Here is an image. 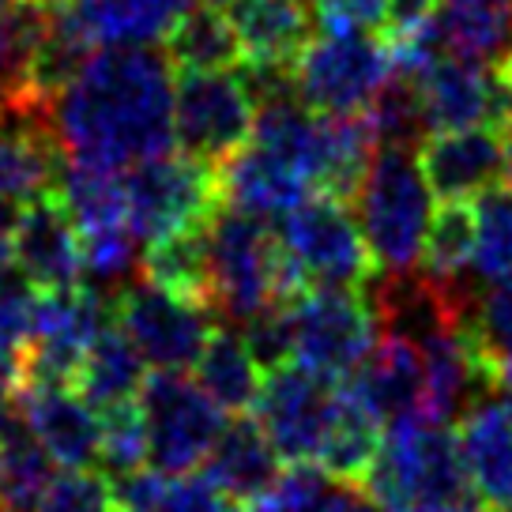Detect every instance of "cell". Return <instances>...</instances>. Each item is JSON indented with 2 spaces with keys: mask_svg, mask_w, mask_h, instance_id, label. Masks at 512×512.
<instances>
[{
  "mask_svg": "<svg viewBox=\"0 0 512 512\" xmlns=\"http://www.w3.org/2000/svg\"><path fill=\"white\" fill-rule=\"evenodd\" d=\"M437 0H384V38H403V34L422 31L433 23Z\"/></svg>",
  "mask_w": 512,
  "mask_h": 512,
  "instance_id": "cell-45",
  "label": "cell"
},
{
  "mask_svg": "<svg viewBox=\"0 0 512 512\" xmlns=\"http://www.w3.org/2000/svg\"><path fill=\"white\" fill-rule=\"evenodd\" d=\"M211 298L208 305L226 324H245L283 294V249L264 219L219 204L208 223Z\"/></svg>",
  "mask_w": 512,
  "mask_h": 512,
  "instance_id": "cell-5",
  "label": "cell"
},
{
  "mask_svg": "<svg viewBox=\"0 0 512 512\" xmlns=\"http://www.w3.org/2000/svg\"><path fill=\"white\" fill-rule=\"evenodd\" d=\"M57 196H61L80 241L110 238V234L132 230L125 177H117L113 170H91V166H76V162L64 159Z\"/></svg>",
  "mask_w": 512,
  "mask_h": 512,
  "instance_id": "cell-26",
  "label": "cell"
},
{
  "mask_svg": "<svg viewBox=\"0 0 512 512\" xmlns=\"http://www.w3.org/2000/svg\"><path fill=\"white\" fill-rule=\"evenodd\" d=\"M422 174L441 200H475L505 177L501 128H452L430 132L418 147Z\"/></svg>",
  "mask_w": 512,
  "mask_h": 512,
  "instance_id": "cell-17",
  "label": "cell"
},
{
  "mask_svg": "<svg viewBox=\"0 0 512 512\" xmlns=\"http://www.w3.org/2000/svg\"><path fill=\"white\" fill-rule=\"evenodd\" d=\"M494 512H512V501H509V505H497Z\"/></svg>",
  "mask_w": 512,
  "mask_h": 512,
  "instance_id": "cell-51",
  "label": "cell"
},
{
  "mask_svg": "<svg viewBox=\"0 0 512 512\" xmlns=\"http://www.w3.org/2000/svg\"><path fill=\"white\" fill-rule=\"evenodd\" d=\"M219 192H223V204L249 211L268 223V219H283L302 200H309L313 185L290 162L249 140L238 155H230L219 166Z\"/></svg>",
  "mask_w": 512,
  "mask_h": 512,
  "instance_id": "cell-19",
  "label": "cell"
},
{
  "mask_svg": "<svg viewBox=\"0 0 512 512\" xmlns=\"http://www.w3.org/2000/svg\"><path fill=\"white\" fill-rule=\"evenodd\" d=\"M125 196H128V223L140 245L155 238H166L174 230L211 223L215 208L223 204L219 192V170L208 162L181 155H155L136 166H128L125 174Z\"/></svg>",
  "mask_w": 512,
  "mask_h": 512,
  "instance_id": "cell-9",
  "label": "cell"
},
{
  "mask_svg": "<svg viewBox=\"0 0 512 512\" xmlns=\"http://www.w3.org/2000/svg\"><path fill=\"white\" fill-rule=\"evenodd\" d=\"M362 486L388 509L486 512V497L467 471L460 437L422 411L388 422Z\"/></svg>",
  "mask_w": 512,
  "mask_h": 512,
  "instance_id": "cell-2",
  "label": "cell"
},
{
  "mask_svg": "<svg viewBox=\"0 0 512 512\" xmlns=\"http://www.w3.org/2000/svg\"><path fill=\"white\" fill-rule=\"evenodd\" d=\"M339 388L320 381L317 373L290 362L268 373V381L260 384L253 411L264 433L272 437L275 452L287 464H309L317 460V448L324 441V430L336 411Z\"/></svg>",
  "mask_w": 512,
  "mask_h": 512,
  "instance_id": "cell-13",
  "label": "cell"
},
{
  "mask_svg": "<svg viewBox=\"0 0 512 512\" xmlns=\"http://www.w3.org/2000/svg\"><path fill=\"white\" fill-rule=\"evenodd\" d=\"M305 512H392V509L369 494L362 482L328 479L320 486V494L305 505Z\"/></svg>",
  "mask_w": 512,
  "mask_h": 512,
  "instance_id": "cell-44",
  "label": "cell"
},
{
  "mask_svg": "<svg viewBox=\"0 0 512 512\" xmlns=\"http://www.w3.org/2000/svg\"><path fill=\"white\" fill-rule=\"evenodd\" d=\"M98 464L110 479L132 475L147 467V426L140 400L117 403L102 411V445H98Z\"/></svg>",
  "mask_w": 512,
  "mask_h": 512,
  "instance_id": "cell-36",
  "label": "cell"
},
{
  "mask_svg": "<svg viewBox=\"0 0 512 512\" xmlns=\"http://www.w3.org/2000/svg\"><path fill=\"white\" fill-rule=\"evenodd\" d=\"M42 512H117L113 479L91 467H64L49 482Z\"/></svg>",
  "mask_w": 512,
  "mask_h": 512,
  "instance_id": "cell-38",
  "label": "cell"
},
{
  "mask_svg": "<svg viewBox=\"0 0 512 512\" xmlns=\"http://www.w3.org/2000/svg\"><path fill=\"white\" fill-rule=\"evenodd\" d=\"M19 418L57 467L98 464L102 411L83 400L72 384L19 381Z\"/></svg>",
  "mask_w": 512,
  "mask_h": 512,
  "instance_id": "cell-15",
  "label": "cell"
},
{
  "mask_svg": "<svg viewBox=\"0 0 512 512\" xmlns=\"http://www.w3.org/2000/svg\"><path fill=\"white\" fill-rule=\"evenodd\" d=\"M196 0H68L64 12L76 19L91 46H155L166 42L174 23Z\"/></svg>",
  "mask_w": 512,
  "mask_h": 512,
  "instance_id": "cell-21",
  "label": "cell"
},
{
  "mask_svg": "<svg viewBox=\"0 0 512 512\" xmlns=\"http://www.w3.org/2000/svg\"><path fill=\"white\" fill-rule=\"evenodd\" d=\"M501 140H505V174H509V181H512V121L501 128Z\"/></svg>",
  "mask_w": 512,
  "mask_h": 512,
  "instance_id": "cell-48",
  "label": "cell"
},
{
  "mask_svg": "<svg viewBox=\"0 0 512 512\" xmlns=\"http://www.w3.org/2000/svg\"><path fill=\"white\" fill-rule=\"evenodd\" d=\"M91 38L76 27V19L68 16L64 8L53 12L49 19V31L42 38V46L34 53L31 64V98L42 106H53L68 83L80 76V68L91 61Z\"/></svg>",
  "mask_w": 512,
  "mask_h": 512,
  "instance_id": "cell-33",
  "label": "cell"
},
{
  "mask_svg": "<svg viewBox=\"0 0 512 512\" xmlns=\"http://www.w3.org/2000/svg\"><path fill=\"white\" fill-rule=\"evenodd\" d=\"M362 411L377 418L381 426L396 418L418 415L422 396H426V373H422V354L415 343L400 336H377L373 351L362 358L347 381L339 384Z\"/></svg>",
  "mask_w": 512,
  "mask_h": 512,
  "instance_id": "cell-18",
  "label": "cell"
},
{
  "mask_svg": "<svg viewBox=\"0 0 512 512\" xmlns=\"http://www.w3.org/2000/svg\"><path fill=\"white\" fill-rule=\"evenodd\" d=\"M113 302L91 283H76L64 290H46L34 302L31 347L23 354L19 381L72 384L80 358L110 324Z\"/></svg>",
  "mask_w": 512,
  "mask_h": 512,
  "instance_id": "cell-12",
  "label": "cell"
},
{
  "mask_svg": "<svg viewBox=\"0 0 512 512\" xmlns=\"http://www.w3.org/2000/svg\"><path fill=\"white\" fill-rule=\"evenodd\" d=\"M283 294L298 298L309 287H362L373 275L366 234L347 200L313 192L279 219Z\"/></svg>",
  "mask_w": 512,
  "mask_h": 512,
  "instance_id": "cell-4",
  "label": "cell"
},
{
  "mask_svg": "<svg viewBox=\"0 0 512 512\" xmlns=\"http://www.w3.org/2000/svg\"><path fill=\"white\" fill-rule=\"evenodd\" d=\"M162 46L177 72H215L241 64L238 31L219 4H192Z\"/></svg>",
  "mask_w": 512,
  "mask_h": 512,
  "instance_id": "cell-29",
  "label": "cell"
},
{
  "mask_svg": "<svg viewBox=\"0 0 512 512\" xmlns=\"http://www.w3.org/2000/svg\"><path fill=\"white\" fill-rule=\"evenodd\" d=\"M113 320L128 332L136 351L155 369H189L211 339L215 309L196 298H181L155 283H128L113 298Z\"/></svg>",
  "mask_w": 512,
  "mask_h": 512,
  "instance_id": "cell-11",
  "label": "cell"
},
{
  "mask_svg": "<svg viewBox=\"0 0 512 512\" xmlns=\"http://www.w3.org/2000/svg\"><path fill=\"white\" fill-rule=\"evenodd\" d=\"M31 283L19 272H12V264L0 268V366L16 369L23 366V354L31 347L34 332V302Z\"/></svg>",
  "mask_w": 512,
  "mask_h": 512,
  "instance_id": "cell-37",
  "label": "cell"
},
{
  "mask_svg": "<svg viewBox=\"0 0 512 512\" xmlns=\"http://www.w3.org/2000/svg\"><path fill=\"white\" fill-rule=\"evenodd\" d=\"M313 19L328 34L384 31V0H317Z\"/></svg>",
  "mask_w": 512,
  "mask_h": 512,
  "instance_id": "cell-41",
  "label": "cell"
},
{
  "mask_svg": "<svg viewBox=\"0 0 512 512\" xmlns=\"http://www.w3.org/2000/svg\"><path fill=\"white\" fill-rule=\"evenodd\" d=\"M245 343L260 369H279L294 362V320H290V298H279L256 317L245 320Z\"/></svg>",
  "mask_w": 512,
  "mask_h": 512,
  "instance_id": "cell-40",
  "label": "cell"
},
{
  "mask_svg": "<svg viewBox=\"0 0 512 512\" xmlns=\"http://www.w3.org/2000/svg\"><path fill=\"white\" fill-rule=\"evenodd\" d=\"M211 4H230V0H211Z\"/></svg>",
  "mask_w": 512,
  "mask_h": 512,
  "instance_id": "cell-53",
  "label": "cell"
},
{
  "mask_svg": "<svg viewBox=\"0 0 512 512\" xmlns=\"http://www.w3.org/2000/svg\"><path fill=\"white\" fill-rule=\"evenodd\" d=\"M460 448L467 471L490 505L512 501V403L505 396H482L464 418Z\"/></svg>",
  "mask_w": 512,
  "mask_h": 512,
  "instance_id": "cell-23",
  "label": "cell"
},
{
  "mask_svg": "<svg viewBox=\"0 0 512 512\" xmlns=\"http://www.w3.org/2000/svg\"><path fill=\"white\" fill-rule=\"evenodd\" d=\"M490 381H494L497 392L512 403V351L497 354L494 362H490Z\"/></svg>",
  "mask_w": 512,
  "mask_h": 512,
  "instance_id": "cell-47",
  "label": "cell"
},
{
  "mask_svg": "<svg viewBox=\"0 0 512 512\" xmlns=\"http://www.w3.org/2000/svg\"><path fill=\"white\" fill-rule=\"evenodd\" d=\"M501 68H505V76L512 80V46L505 49V57H501Z\"/></svg>",
  "mask_w": 512,
  "mask_h": 512,
  "instance_id": "cell-49",
  "label": "cell"
},
{
  "mask_svg": "<svg viewBox=\"0 0 512 512\" xmlns=\"http://www.w3.org/2000/svg\"><path fill=\"white\" fill-rule=\"evenodd\" d=\"M294 362L320 381L343 384L377 343V317L358 287H309L290 298Z\"/></svg>",
  "mask_w": 512,
  "mask_h": 512,
  "instance_id": "cell-6",
  "label": "cell"
},
{
  "mask_svg": "<svg viewBox=\"0 0 512 512\" xmlns=\"http://www.w3.org/2000/svg\"><path fill=\"white\" fill-rule=\"evenodd\" d=\"M49 12L38 0H12L0 8V106L34 102L31 64L49 31Z\"/></svg>",
  "mask_w": 512,
  "mask_h": 512,
  "instance_id": "cell-30",
  "label": "cell"
},
{
  "mask_svg": "<svg viewBox=\"0 0 512 512\" xmlns=\"http://www.w3.org/2000/svg\"><path fill=\"white\" fill-rule=\"evenodd\" d=\"M64 159L121 174L174 140V68L151 46H102L53 102Z\"/></svg>",
  "mask_w": 512,
  "mask_h": 512,
  "instance_id": "cell-1",
  "label": "cell"
},
{
  "mask_svg": "<svg viewBox=\"0 0 512 512\" xmlns=\"http://www.w3.org/2000/svg\"><path fill=\"white\" fill-rule=\"evenodd\" d=\"M279 452H275L272 437L264 433V426L256 418H234L226 422L215 448L208 452V475L230 501L249 505L264 494L275 479H279Z\"/></svg>",
  "mask_w": 512,
  "mask_h": 512,
  "instance_id": "cell-22",
  "label": "cell"
},
{
  "mask_svg": "<svg viewBox=\"0 0 512 512\" xmlns=\"http://www.w3.org/2000/svg\"><path fill=\"white\" fill-rule=\"evenodd\" d=\"M226 512H249V509H226Z\"/></svg>",
  "mask_w": 512,
  "mask_h": 512,
  "instance_id": "cell-54",
  "label": "cell"
},
{
  "mask_svg": "<svg viewBox=\"0 0 512 512\" xmlns=\"http://www.w3.org/2000/svg\"><path fill=\"white\" fill-rule=\"evenodd\" d=\"M362 117H366V125L377 144L411 147L415 151L430 136L426 106H422V87L407 72H392L381 91L373 95V102L366 106Z\"/></svg>",
  "mask_w": 512,
  "mask_h": 512,
  "instance_id": "cell-35",
  "label": "cell"
},
{
  "mask_svg": "<svg viewBox=\"0 0 512 512\" xmlns=\"http://www.w3.org/2000/svg\"><path fill=\"white\" fill-rule=\"evenodd\" d=\"M226 16L241 42V61L294 64L313 42V12L305 0H230Z\"/></svg>",
  "mask_w": 512,
  "mask_h": 512,
  "instance_id": "cell-20",
  "label": "cell"
},
{
  "mask_svg": "<svg viewBox=\"0 0 512 512\" xmlns=\"http://www.w3.org/2000/svg\"><path fill=\"white\" fill-rule=\"evenodd\" d=\"M392 72H396L392 46L377 34L324 31L294 61L298 98L320 113H366Z\"/></svg>",
  "mask_w": 512,
  "mask_h": 512,
  "instance_id": "cell-10",
  "label": "cell"
},
{
  "mask_svg": "<svg viewBox=\"0 0 512 512\" xmlns=\"http://www.w3.org/2000/svg\"><path fill=\"white\" fill-rule=\"evenodd\" d=\"M392 512H418V509H392Z\"/></svg>",
  "mask_w": 512,
  "mask_h": 512,
  "instance_id": "cell-52",
  "label": "cell"
},
{
  "mask_svg": "<svg viewBox=\"0 0 512 512\" xmlns=\"http://www.w3.org/2000/svg\"><path fill=\"white\" fill-rule=\"evenodd\" d=\"M433 31L452 57L501 64L512 46V0H437Z\"/></svg>",
  "mask_w": 512,
  "mask_h": 512,
  "instance_id": "cell-25",
  "label": "cell"
},
{
  "mask_svg": "<svg viewBox=\"0 0 512 512\" xmlns=\"http://www.w3.org/2000/svg\"><path fill=\"white\" fill-rule=\"evenodd\" d=\"M12 268L38 294L76 287L83 279L80 234L57 192L38 196L19 211L16 234H12Z\"/></svg>",
  "mask_w": 512,
  "mask_h": 512,
  "instance_id": "cell-16",
  "label": "cell"
},
{
  "mask_svg": "<svg viewBox=\"0 0 512 512\" xmlns=\"http://www.w3.org/2000/svg\"><path fill=\"white\" fill-rule=\"evenodd\" d=\"M4 4H12V0H0V8H4Z\"/></svg>",
  "mask_w": 512,
  "mask_h": 512,
  "instance_id": "cell-55",
  "label": "cell"
},
{
  "mask_svg": "<svg viewBox=\"0 0 512 512\" xmlns=\"http://www.w3.org/2000/svg\"><path fill=\"white\" fill-rule=\"evenodd\" d=\"M38 4H46L49 12H57V8H64V4H68V0H38Z\"/></svg>",
  "mask_w": 512,
  "mask_h": 512,
  "instance_id": "cell-50",
  "label": "cell"
},
{
  "mask_svg": "<svg viewBox=\"0 0 512 512\" xmlns=\"http://www.w3.org/2000/svg\"><path fill=\"white\" fill-rule=\"evenodd\" d=\"M155 512H226V494L208 475H177V482H166L159 509Z\"/></svg>",
  "mask_w": 512,
  "mask_h": 512,
  "instance_id": "cell-42",
  "label": "cell"
},
{
  "mask_svg": "<svg viewBox=\"0 0 512 512\" xmlns=\"http://www.w3.org/2000/svg\"><path fill=\"white\" fill-rule=\"evenodd\" d=\"M144 366V354L136 351V343L128 339L125 328L121 324H106L95 343L87 347V354L80 358L72 388L91 407L106 411V407H117V403H128L140 396V388L147 381Z\"/></svg>",
  "mask_w": 512,
  "mask_h": 512,
  "instance_id": "cell-24",
  "label": "cell"
},
{
  "mask_svg": "<svg viewBox=\"0 0 512 512\" xmlns=\"http://www.w3.org/2000/svg\"><path fill=\"white\" fill-rule=\"evenodd\" d=\"M464 328L490 362L497 354L512 351V275L482 290L471 317L464 320Z\"/></svg>",
  "mask_w": 512,
  "mask_h": 512,
  "instance_id": "cell-39",
  "label": "cell"
},
{
  "mask_svg": "<svg viewBox=\"0 0 512 512\" xmlns=\"http://www.w3.org/2000/svg\"><path fill=\"white\" fill-rule=\"evenodd\" d=\"M354 204L373 256V272H415L433 223V189L422 174L418 151L377 144L366 177L354 192Z\"/></svg>",
  "mask_w": 512,
  "mask_h": 512,
  "instance_id": "cell-3",
  "label": "cell"
},
{
  "mask_svg": "<svg viewBox=\"0 0 512 512\" xmlns=\"http://www.w3.org/2000/svg\"><path fill=\"white\" fill-rule=\"evenodd\" d=\"M256 98L241 72H177L174 76V140L196 162L223 166L253 140Z\"/></svg>",
  "mask_w": 512,
  "mask_h": 512,
  "instance_id": "cell-8",
  "label": "cell"
},
{
  "mask_svg": "<svg viewBox=\"0 0 512 512\" xmlns=\"http://www.w3.org/2000/svg\"><path fill=\"white\" fill-rule=\"evenodd\" d=\"M430 132L452 128H505L512 121V80L501 64L467 61L445 53L418 76Z\"/></svg>",
  "mask_w": 512,
  "mask_h": 512,
  "instance_id": "cell-14",
  "label": "cell"
},
{
  "mask_svg": "<svg viewBox=\"0 0 512 512\" xmlns=\"http://www.w3.org/2000/svg\"><path fill=\"white\" fill-rule=\"evenodd\" d=\"M19 415V373L0 366V433L8 430Z\"/></svg>",
  "mask_w": 512,
  "mask_h": 512,
  "instance_id": "cell-46",
  "label": "cell"
},
{
  "mask_svg": "<svg viewBox=\"0 0 512 512\" xmlns=\"http://www.w3.org/2000/svg\"><path fill=\"white\" fill-rule=\"evenodd\" d=\"M475 256L471 279L486 290L512 275V181L475 196Z\"/></svg>",
  "mask_w": 512,
  "mask_h": 512,
  "instance_id": "cell-34",
  "label": "cell"
},
{
  "mask_svg": "<svg viewBox=\"0 0 512 512\" xmlns=\"http://www.w3.org/2000/svg\"><path fill=\"white\" fill-rule=\"evenodd\" d=\"M136 400L147 426V464L177 479L208 460L226 422L223 407L200 381H189L181 369H159L144 381Z\"/></svg>",
  "mask_w": 512,
  "mask_h": 512,
  "instance_id": "cell-7",
  "label": "cell"
},
{
  "mask_svg": "<svg viewBox=\"0 0 512 512\" xmlns=\"http://www.w3.org/2000/svg\"><path fill=\"white\" fill-rule=\"evenodd\" d=\"M196 381L230 415L253 411L256 396H260V362L253 358L245 336L234 328H215L204 351L196 358Z\"/></svg>",
  "mask_w": 512,
  "mask_h": 512,
  "instance_id": "cell-27",
  "label": "cell"
},
{
  "mask_svg": "<svg viewBox=\"0 0 512 512\" xmlns=\"http://www.w3.org/2000/svg\"><path fill=\"white\" fill-rule=\"evenodd\" d=\"M140 268H144L147 283L208 305V298H211L208 223L189 226V230H174V234H166V238L147 241L144 256H140Z\"/></svg>",
  "mask_w": 512,
  "mask_h": 512,
  "instance_id": "cell-28",
  "label": "cell"
},
{
  "mask_svg": "<svg viewBox=\"0 0 512 512\" xmlns=\"http://www.w3.org/2000/svg\"><path fill=\"white\" fill-rule=\"evenodd\" d=\"M49 482L53 460L16 415V422L0 433V512H42Z\"/></svg>",
  "mask_w": 512,
  "mask_h": 512,
  "instance_id": "cell-32",
  "label": "cell"
},
{
  "mask_svg": "<svg viewBox=\"0 0 512 512\" xmlns=\"http://www.w3.org/2000/svg\"><path fill=\"white\" fill-rule=\"evenodd\" d=\"M166 479L159 467H140L132 475L113 479V497H117V512H155L162 494H166Z\"/></svg>",
  "mask_w": 512,
  "mask_h": 512,
  "instance_id": "cell-43",
  "label": "cell"
},
{
  "mask_svg": "<svg viewBox=\"0 0 512 512\" xmlns=\"http://www.w3.org/2000/svg\"><path fill=\"white\" fill-rule=\"evenodd\" d=\"M377 452H381V422L369 411H362L347 392H339L332 422L317 448V467L332 479L362 482L377 460Z\"/></svg>",
  "mask_w": 512,
  "mask_h": 512,
  "instance_id": "cell-31",
  "label": "cell"
}]
</instances>
